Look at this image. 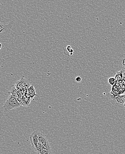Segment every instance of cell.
<instances>
[{"label": "cell", "mask_w": 125, "mask_h": 154, "mask_svg": "<svg viewBox=\"0 0 125 154\" xmlns=\"http://www.w3.org/2000/svg\"><path fill=\"white\" fill-rule=\"evenodd\" d=\"M21 106V104L16 98L11 95L3 105V109L5 112H8L13 109L19 108Z\"/></svg>", "instance_id": "cell-1"}, {"label": "cell", "mask_w": 125, "mask_h": 154, "mask_svg": "<svg viewBox=\"0 0 125 154\" xmlns=\"http://www.w3.org/2000/svg\"><path fill=\"white\" fill-rule=\"evenodd\" d=\"M14 22L0 21V39L4 38L9 35L13 27Z\"/></svg>", "instance_id": "cell-2"}, {"label": "cell", "mask_w": 125, "mask_h": 154, "mask_svg": "<svg viewBox=\"0 0 125 154\" xmlns=\"http://www.w3.org/2000/svg\"><path fill=\"white\" fill-rule=\"evenodd\" d=\"M109 100L114 106L123 108L125 102V94L116 97L110 96Z\"/></svg>", "instance_id": "cell-3"}, {"label": "cell", "mask_w": 125, "mask_h": 154, "mask_svg": "<svg viewBox=\"0 0 125 154\" xmlns=\"http://www.w3.org/2000/svg\"><path fill=\"white\" fill-rule=\"evenodd\" d=\"M39 132L38 131H35L30 134L29 136L30 143L31 144L32 147L34 151H35L37 143L39 142Z\"/></svg>", "instance_id": "cell-4"}, {"label": "cell", "mask_w": 125, "mask_h": 154, "mask_svg": "<svg viewBox=\"0 0 125 154\" xmlns=\"http://www.w3.org/2000/svg\"><path fill=\"white\" fill-rule=\"evenodd\" d=\"M29 84H30V80L25 78L24 76H23L19 81H17L16 82L14 86L17 90L18 91L23 87L29 85Z\"/></svg>", "instance_id": "cell-5"}, {"label": "cell", "mask_w": 125, "mask_h": 154, "mask_svg": "<svg viewBox=\"0 0 125 154\" xmlns=\"http://www.w3.org/2000/svg\"><path fill=\"white\" fill-rule=\"evenodd\" d=\"M115 63L118 67L125 70V54L118 56L115 59Z\"/></svg>", "instance_id": "cell-6"}, {"label": "cell", "mask_w": 125, "mask_h": 154, "mask_svg": "<svg viewBox=\"0 0 125 154\" xmlns=\"http://www.w3.org/2000/svg\"><path fill=\"white\" fill-rule=\"evenodd\" d=\"M39 142L43 144L45 147L47 148H51V145L47 139L46 138L45 135L40 132H39Z\"/></svg>", "instance_id": "cell-7"}, {"label": "cell", "mask_w": 125, "mask_h": 154, "mask_svg": "<svg viewBox=\"0 0 125 154\" xmlns=\"http://www.w3.org/2000/svg\"><path fill=\"white\" fill-rule=\"evenodd\" d=\"M27 94L29 96V97L30 98V99H33V98L35 96H36L37 95L36 93V89H35L34 85H31L29 87L28 89L27 93Z\"/></svg>", "instance_id": "cell-8"}, {"label": "cell", "mask_w": 125, "mask_h": 154, "mask_svg": "<svg viewBox=\"0 0 125 154\" xmlns=\"http://www.w3.org/2000/svg\"><path fill=\"white\" fill-rule=\"evenodd\" d=\"M37 154H53L51 148H47L44 147L39 151Z\"/></svg>", "instance_id": "cell-9"}, {"label": "cell", "mask_w": 125, "mask_h": 154, "mask_svg": "<svg viewBox=\"0 0 125 154\" xmlns=\"http://www.w3.org/2000/svg\"><path fill=\"white\" fill-rule=\"evenodd\" d=\"M11 90H10V93H11V95H13V96L15 97L17 99V90L15 88V86L14 85H13L11 87Z\"/></svg>", "instance_id": "cell-10"}, {"label": "cell", "mask_w": 125, "mask_h": 154, "mask_svg": "<svg viewBox=\"0 0 125 154\" xmlns=\"http://www.w3.org/2000/svg\"><path fill=\"white\" fill-rule=\"evenodd\" d=\"M123 72H124V70L120 71V72H118L116 74V76L115 77V79H116V81H119L120 79L122 78V77H123Z\"/></svg>", "instance_id": "cell-11"}, {"label": "cell", "mask_w": 125, "mask_h": 154, "mask_svg": "<svg viewBox=\"0 0 125 154\" xmlns=\"http://www.w3.org/2000/svg\"><path fill=\"white\" fill-rule=\"evenodd\" d=\"M108 83L111 86H114L116 84V79H115L114 77H110L109 78V79L108 80Z\"/></svg>", "instance_id": "cell-12"}, {"label": "cell", "mask_w": 125, "mask_h": 154, "mask_svg": "<svg viewBox=\"0 0 125 154\" xmlns=\"http://www.w3.org/2000/svg\"><path fill=\"white\" fill-rule=\"evenodd\" d=\"M75 81L77 82H80L82 81V78L80 77H76L75 79Z\"/></svg>", "instance_id": "cell-13"}, {"label": "cell", "mask_w": 125, "mask_h": 154, "mask_svg": "<svg viewBox=\"0 0 125 154\" xmlns=\"http://www.w3.org/2000/svg\"><path fill=\"white\" fill-rule=\"evenodd\" d=\"M4 61V59H3L1 58H0V67H1V66L2 65V63Z\"/></svg>", "instance_id": "cell-14"}, {"label": "cell", "mask_w": 125, "mask_h": 154, "mask_svg": "<svg viewBox=\"0 0 125 154\" xmlns=\"http://www.w3.org/2000/svg\"><path fill=\"white\" fill-rule=\"evenodd\" d=\"M1 46H2V45H1V42H0V50L1 49Z\"/></svg>", "instance_id": "cell-15"}, {"label": "cell", "mask_w": 125, "mask_h": 154, "mask_svg": "<svg viewBox=\"0 0 125 154\" xmlns=\"http://www.w3.org/2000/svg\"><path fill=\"white\" fill-rule=\"evenodd\" d=\"M125 107V103H124V106H123V107Z\"/></svg>", "instance_id": "cell-16"}]
</instances>
